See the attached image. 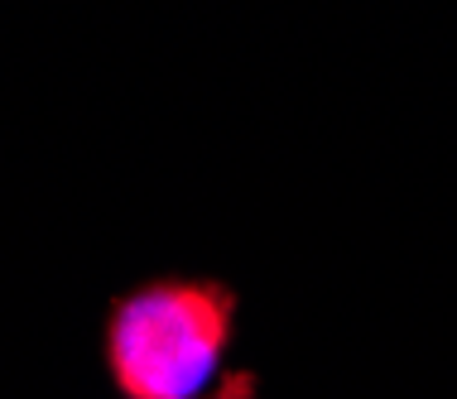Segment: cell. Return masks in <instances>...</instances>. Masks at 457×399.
Listing matches in <instances>:
<instances>
[{"instance_id":"cell-2","label":"cell","mask_w":457,"mask_h":399,"mask_svg":"<svg viewBox=\"0 0 457 399\" xmlns=\"http://www.w3.org/2000/svg\"><path fill=\"white\" fill-rule=\"evenodd\" d=\"M241 395H245V380H231V385H227V390H221L217 399H241Z\"/></svg>"},{"instance_id":"cell-1","label":"cell","mask_w":457,"mask_h":399,"mask_svg":"<svg viewBox=\"0 0 457 399\" xmlns=\"http://www.w3.org/2000/svg\"><path fill=\"white\" fill-rule=\"evenodd\" d=\"M231 342V294L164 279L116 303L106 366L126 399H197L217 380Z\"/></svg>"}]
</instances>
